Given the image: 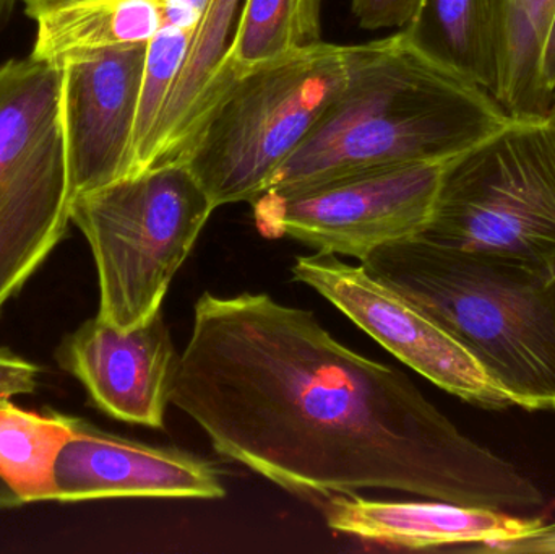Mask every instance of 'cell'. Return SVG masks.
Instances as JSON below:
<instances>
[{
    "mask_svg": "<svg viewBox=\"0 0 555 554\" xmlns=\"http://www.w3.org/2000/svg\"><path fill=\"white\" fill-rule=\"evenodd\" d=\"M541 81L544 90L553 98L555 91V12L544 38L543 52L540 62Z\"/></svg>",
    "mask_w": 555,
    "mask_h": 554,
    "instance_id": "cell-24",
    "label": "cell"
},
{
    "mask_svg": "<svg viewBox=\"0 0 555 554\" xmlns=\"http://www.w3.org/2000/svg\"><path fill=\"white\" fill-rule=\"evenodd\" d=\"M323 516L333 532L377 545L403 550L466 546L473 552L518 539L541 523L520 514L446 501L401 503L367 500L358 494L330 498Z\"/></svg>",
    "mask_w": 555,
    "mask_h": 554,
    "instance_id": "cell-13",
    "label": "cell"
},
{
    "mask_svg": "<svg viewBox=\"0 0 555 554\" xmlns=\"http://www.w3.org/2000/svg\"><path fill=\"white\" fill-rule=\"evenodd\" d=\"M401 31L440 64L494 93L498 26L492 0H423Z\"/></svg>",
    "mask_w": 555,
    "mask_h": 554,
    "instance_id": "cell-16",
    "label": "cell"
},
{
    "mask_svg": "<svg viewBox=\"0 0 555 554\" xmlns=\"http://www.w3.org/2000/svg\"><path fill=\"white\" fill-rule=\"evenodd\" d=\"M555 0H499L498 83L494 98L514 117L550 116L553 98L541 81L544 38Z\"/></svg>",
    "mask_w": 555,
    "mask_h": 554,
    "instance_id": "cell-17",
    "label": "cell"
},
{
    "mask_svg": "<svg viewBox=\"0 0 555 554\" xmlns=\"http://www.w3.org/2000/svg\"><path fill=\"white\" fill-rule=\"evenodd\" d=\"M75 416L0 403V477L23 503L54 501V468L77 426Z\"/></svg>",
    "mask_w": 555,
    "mask_h": 554,
    "instance_id": "cell-18",
    "label": "cell"
},
{
    "mask_svg": "<svg viewBox=\"0 0 555 554\" xmlns=\"http://www.w3.org/2000/svg\"><path fill=\"white\" fill-rule=\"evenodd\" d=\"M361 263L460 342L512 405L555 410V276L423 236Z\"/></svg>",
    "mask_w": 555,
    "mask_h": 554,
    "instance_id": "cell-3",
    "label": "cell"
},
{
    "mask_svg": "<svg viewBox=\"0 0 555 554\" xmlns=\"http://www.w3.org/2000/svg\"><path fill=\"white\" fill-rule=\"evenodd\" d=\"M354 49L322 42L241 72L172 163L197 178L215 207L253 204L345 83Z\"/></svg>",
    "mask_w": 555,
    "mask_h": 554,
    "instance_id": "cell-4",
    "label": "cell"
},
{
    "mask_svg": "<svg viewBox=\"0 0 555 554\" xmlns=\"http://www.w3.org/2000/svg\"><path fill=\"white\" fill-rule=\"evenodd\" d=\"M55 361L111 418L163 429L181 355L162 311L132 328L88 319L62 338Z\"/></svg>",
    "mask_w": 555,
    "mask_h": 554,
    "instance_id": "cell-11",
    "label": "cell"
},
{
    "mask_svg": "<svg viewBox=\"0 0 555 554\" xmlns=\"http://www.w3.org/2000/svg\"><path fill=\"white\" fill-rule=\"evenodd\" d=\"M323 0H244L231 74L322 44Z\"/></svg>",
    "mask_w": 555,
    "mask_h": 554,
    "instance_id": "cell-19",
    "label": "cell"
},
{
    "mask_svg": "<svg viewBox=\"0 0 555 554\" xmlns=\"http://www.w3.org/2000/svg\"><path fill=\"white\" fill-rule=\"evenodd\" d=\"M211 462L172 448L143 445L78 418L54 468V503L109 498H224Z\"/></svg>",
    "mask_w": 555,
    "mask_h": 554,
    "instance_id": "cell-12",
    "label": "cell"
},
{
    "mask_svg": "<svg viewBox=\"0 0 555 554\" xmlns=\"http://www.w3.org/2000/svg\"><path fill=\"white\" fill-rule=\"evenodd\" d=\"M243 5L244 0L208 3L159 114L140 172L175 162L205 111L236 77L228 61Z\"/></svg>",
    "mask_w": 555,
    "mask_h": 554,
    "instance_id": "cell-14",
    "label": "cell"
},
{
    "mask_svg": "<svg viewBox=\"0 0 555 554\" xmlns=\"http://www.w3.org/2000/svg\"><path fill=\"white\" fill-rule=\"evenodd\" d=\"M291 272L434 386L479 409L514 407L460 342L362 263L351 266L335 254L317 253L299 257Z\"/></svg>",
    "mask_w": 555,
    "mask_h": 554,
    "instance_id": "cell-9",
    "label": "cell"
},
{
    "mask_svg": "<svg viewBox=\"0 0 555 554\" xmlns=\"http://www.w3.org/2000/svg\"><path fill=\"white\" fill-rule=\"evenodd\" d=\"M41 368L29 360L0 347V403L16 396H28L39 387Z\"/></svg>",
    "mask_w": 555,
    "mask_h": 554,
    "instance_id": "cell-22",
    "label": "cell"
},
{
    "mask_svg": "<svg viewBox=\"0 0 555 554\" xmlns=\"http://www.w3.org/2000/svg\"><path fill=\"white\" fill-rule=\"evenodd\" d=\"M171 403L218 455L310 501L391 490L520 516L546 506L406 374L266 293L197 299Z\"/></svg>",
    "mask_w": 555,
    "mask_h": 554,
    "instance_id": "cell-1",
    "label": "cell"
},
{
    "mask_svg": "<svg viewBox=\"0 0 555 554\" xmlns=\"http://www.w3.org/2000/svg\"><path fill=\"white\" fill-rule=\"evenodd\" d=\"M450 162L371 169L296 191L266 192L253 202L254 220L266 237L287 236L317 253L362 262L378 247L423 234Z\"/></svg>",
    "mask_w": 555,
    "mask_h": 554,
    "instance_id": "cell-8",
    "label": "cell"
},
{
    "mask_svg": "<svg viewBox=\"0 0 555 554\" xmlns=\"http://www.w3.org/2000/svg\"><path fill=\"white\" fill-rule=\"evenodd\" d=\"M74 201L62 119V70L0 64V312L67 236Z\"/></svg>",
    "mask_w": 555,
    "mask_h": 554,
    "instance_id": "cell-7",
    "label": "cell"
},
{
    "mask_svg": "<svg viewBox=\"0 0 555 554\" xmlns=\"http://www.w3.org/2000/svg\"><path fill=\"white\" fill-rule=\"evenodd\" d=\"M146 48L120 46L59 65L74 198L133 175Z\"/></svg>",
    "mask_w": 555,
    "mask_h": 554,
    "instance_id": "cell-10",
    "label": "cell"
},
{
    "mask_svg": "<svg viewBox=\"0 0 555 554\" xmlns=\"http://www.w3.org/2000/svg\"><path fill=\"white\" fill-rule=\"evenodd\" d=\"M423 0H351L352 15L364 29H403Z\"/></svg>",
    "mask_w": 555,
    "mask_h": 554,
    "instance_id": "cell-21",
    "label": "cell"
},
{
    "mask_svg": "<svg viewBox=\"0 0 555 554\" xmlns=\"http://www.w3.org/2000/svg\"><path fill=\"white\" fill-rule=\"evenodd\" d=\"M512 120L494 94L398 29L356 44L345 83L266 192L296 191L371 169L450 162Z\"/></svg>",
    "mask_w": 555,
    "mask_h": 554,
    "instance_id": "cell-2",
    "label": "cell"
},
{
    "mask_svg": "<svg viewBox=\"0 0 555 554\" xmlns=\"http://www.w3.org/2000/svg\"><path fill=\"white\" fill-rule=\"evenodd\" d=\"M25 506L22 498L5 484L2 477H0V513L2 511H12L16 507Z\"/></svg>",
    "mask_w": 555,
    "mask_h": 554,
    "instance_id": "cell-25",
    "label": "cell"
},
{
    "mask_svg": "<svg viewBox=\"0 0 555 554\" xmlns=\"http://www.w3.org/2000/svg\"><path fill=\"white\" fill-rule=\"evenodd\" d=\"M420 236L555 276V127L514 117L447 166Z\"/></svg>",
    "mask_w": 555,
    "mask_h": 554,
    "instance_id": "cell-6",
    "label": "cell"
},
{
    "mask_svg": "<svg viewBox=\"0 0 555 554\" xmlns=\"http://www.w3.org/2000/svg\"><path fill=\"white\" fill-rule=\"evenodd\" d=\"M16 2H18V0H0V29L9 22Z\"/></svg>",
    "mask_w": 555,
    "mask_h": 554,
    "instance_id": "cell-26",
    "label": "cell"
},
{
    "mask_svg": "<svg viewBox=\"0 0 555 554\" xmlns=\"http://www.w3.org/2000/svg\"><path fill=\"white\" fill-rule=\"evenodd\" d=\"M217 210L181 163L153 166L72 201L96 266L98 315L132 328L162 311L176 273Z\"/></svg>",
    "mask_w": 555,
    "mask_h": 554,
    "instance_id": "cell-5",
    "label": "cell"
},
{
    "mask_svg": "<svg viewBox=\"0 0 555 554\" xmlns=\"http://www.w3.org/2000/svg\"><path fill=\"white\" fill-rule=\"evenodd\" d=\"M547 119H550L551 124H553V126L555 127V91L553 94V104H551L550 116H547Z\"/></svg>",
    "mask_w": 555,
    "mask_h": 554,
    "instance_id": "cell-27",
    "label": "cell"
},
{
    "mask_svg": "<svg viewBox=\"0 0 555 554\" xmlns=\"http://www.w3.org/2000/svg\"><path fill=\"white\" fill-rule=\"evenodd\" d=\"M35 22L31 54L61 65L120 46L149 44L163 25L165 0H22Z\"/></svg>",
    "mask_w": 555,
    "mask_h": 554,
    "instance_id": "cell-15",
    "label": "cell"
},
{
    "mask_svg": "<svg viewBox=\"0 0 555 554\" xmlns=\"http://www.w3.org/2000/svg\"><path fill=\"white\" fill-rule=\"evenodd\" d=\"M208 3L210 0H165L162 28L146 48L145 77L133 150V175L142 169L146 146Z\"/></svg>",
    "mask_w": 555,
    "mask_h": 554,
    "instance_id": "cell-20",
    "label": "cell"
},
{
    "mask_svg": "<svg viewBox=\"0 0 555 554\" xmlns=\"http://www.w3.org/2000/svg\"><path fill=\"white\" fill-rule=\"evenodd\" d=\"M478 553L501 554H555V520L550 524H538L533 530L518 537V539L505 540L494 545L482 546L475 550Z\"/></svg>",
    "mask_w": 555,
    "mask_h": 554,
    "instance_id": "cell-23",
    "label": "cell"
}]
</instances>
